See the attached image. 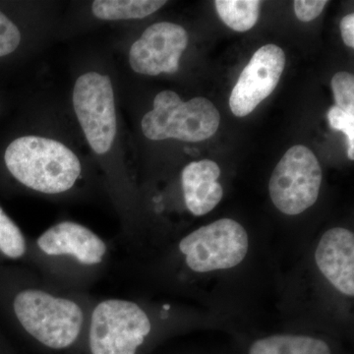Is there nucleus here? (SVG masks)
Returning <instances> with one entry per match:
<instances>
[{"label":"nucleus","instance_id":"1","mask_svg":"<svg viewBox=\"0 0 354 354\" xmlns=\"http://www.w3.org/2000/svg\"><path fill=\"white\" fill-rule=\"evenodd\" d=\"M270 252L267 241L253 239L239 221L221 218L167 241L152 266L169 290L199 300L225 320V310L239 309L247 293L274 279Z\"/></svg>","mask_w":354,"mask_h":354},{"label":"nucleus","instance_id":"2","mask_svg":"<svg viewBox=\"0 0 354 354\" xmlns=\"http://www.w3.org/2000/svg\"><path fill=\"white\" fill-rule=\"evenodd\" d=\"M279 288L292 322H353L354 232L335 225L301 251Z\"/></svg>","mask_w":354,"mask_h":354},{"label":"nucleus","instance_id":"3","mask_svg":"<svg viewBox=\"0 0 354 354\" xmlns=\"http://www.w3.org/2000/svg\"><path fill=\"white\" fill-rule=\"evenodd\" d=\"M4 286V312L35 344L50 351H70L83 342L93 304L80 295L31 279Z\"/></svg>","mask_w":354,"mask_h":354},{"label":"nucleus","instance_id":"4","mask_svg":"<svg viewBox=\"0 0 354 354\" xmlns=\"http://www.w3.org/2000/svg\"><path fill=\"white\" fill-rule=\"evenodd\" d=\"M220 320L218 316L171 304L106 298L93 304L83 342L88 354H139L164 326Z\"/></svg>","mask_w":354,"mask_h":354},{"label":"nucleus","instance_id":"5","mask_svg":"<svg viewBox=\"0 0 354 354\" xmlns=\"http://www.w3.org/2000/svg\"><path fill=\"white\" fill-rule=\"evenodd\" d=\"M4 162L18 183L43 194L71 190L82 172L80 160L68 147L44 137L14 140L6 148Z\"/></svg>","mask_w":354,"mask_h":354},{"label":"nucleus","instance_id":"6","mask_svg":"<svg viewBox=\"0 0 354 354\" xmlns=\"http://www.w3.org/2000/svg\"><path fill=\"white\" fill-rule=\"evenodd\" d=\"M220 121V113L206 97L184 102L176 92L167 90L156 95L153 109L144 115L141 127L153 141L200 142L215 134Z\"/></svg>","mask_w":354,"mask_h":354},{"label":"nucleus","instance_id":"7","mask_svg":"<svg viewBox=\"0 0 354 354\" xmlns=\"http://www.w3.org/2000/svg\"><path fill=\"white\" fill-rule=\"evenodd\" d=\"M51 272H97L108 259L106 242L90 228L75 221H60L39 235L30 249Z\"/></svg>","mask_w":354,"mask_h":354},{"label":"nucleus","instance_id":"8","mask_svg":"<svg viewBox=\"0 0 354 354\" xmlns=\"http://www.w3.org/2000/svg\"><path fill=\"white\" fill-rule=\"evenodd\" d=\"M322 180V169L313 152L305 146L291 147L270 177V199L283 215H302L318 201Z\"/></svg>","mask_w":354,"mask_h":354},{"label":"nucleus","instance_id":"9","mask_svg":"<svg viewBox=\"0 0 354 354\" xmlns=\"http://www.w3.org/2000/svg\"><path fill=\"white\" fill-rule=\"evenodd\" d=\"M73 106L88 145L99 155L108 153L118 129L111 78L97 72L79 77L73 88Z\"/></svg>","mask_w":354,"mask_h":354},{"label":"nucleus","instance_id":"10","mask_svg":"<svg viewBox=\"0 0 354 354\" xmlns=\"http://www.w3.org/2000/svg\"><path fill=\"white\" fill-rule=\"evenodd\" d=\"M286 53L276 44H266L254 53L230 95V106L244 118L274 92L286 67Z\"/></svg>","mask_w":354,"mask_h":354},{"label":"nucleus","instance_id":"11","mask_svg":"<svg viewBox=\"0 0 354 354\" xmlns=\"http://www.w3.org/2000/svg\"><path fill=\"white\" fill-rule=\"evenodd\" d=\"M188 44V34L181 26L156 23L132 44L129 64L136 73L157 76L176 73Z\"/></svg>","mask_w":354,"mask_h":354},{"label":"nucleus","instance_id":"12","mask_svg":"<svg viewBox=\"0 0 354 354\" xmlns=\"http://www.w3.org/2000/svg\"><path fill=\"white\" fill-rule=\"evenodd\" d=\"M221 169L212 160L192 162L181 174L184 204L194 216H204L216 208L223 200V185L218 183Z\"/></svg>","mask_w":354,"mask_h":354},{"label":"nucleus","instance_id":"13","mask_svg":"<svg viewBox=\"0 0 354 354\" xmlns=\"http://www.w3.org/2000/svg\"><path fill=\"white\" fill-rule=\"evenodd\" d=\"M248 354H334L329 342L319 335L304 333H278L257 337Z\"/></svg>","mask_w":354,"mask_h":354},{"label":"nucleus","instance_id":"14","mask_svg":"<svg viewBox=\"0 0 354 354\" xmlns=\"http://www.w3.org/2000/svg\"><path fill=\"white\" fill-rule=\"evenodd\" d=\"M165 3L160 0H97L93 2L92 11L101 20L143 19Z\"/></svg>","mask_w":354,"mask_h":354},{"label":"nucleus","instance_id":"15","mask_svg":"<svg viewBox=\"0 0 354 354\" xmlns=\"http://www.w3.org/2000/svg\"><path fill=\"white\" fill-rule=\"evenodd\" d=\"M215 6L223 22L234 31H249L259 18L258 0H216Z\"/></svg>","mask_w":354,"mask_h":354},{"label":"nucleus","instance_id":"16","mask_svg":"<svg viewBox=\"0 0 354 354\" xmlns=\"http://www.w3.org/2000/svg\"><path fill=\"white\" fill-rule=\"evenodd\" d=\"M29 252V242L22 230L0 206V259H24Z\"/></svg>","mask_w":354,"mask_h":354},{"label":"nucleus","instance_id":"17","mask_svg":"<svg viewBox=\"0 0 354 354\" xmlns=\"http://www.w3.org/2000/svg\"><path fill=\"white\" fill-rule=\"evenodd\" d=\"M335 106L354 115V77L348 72H339L332 79Z\"/></svg>","mask_w":354,"mask_h":354},{"label":"nucleus","instance_id":"18","mask_svg":"<svg viewBox=\"0 0 354 354\" xmlns=\"http://www.w3.org/2000/svg\"><path fill=\"white\" fill-rule=\"evenodd\" d=\"M330 127L335 131H342L348 136L349 160H354V115L344 113L337 106H332L328 111Z\"/></svg>","mask_w":354,"mask_h":354},{"label":"nucleus","instance_id":"19","mask_svg":"<svg viewBox=\"0 0 354 354\" xmlns=\"http://www.w3.org/2000/svg\"><path fill=\"white\" fill-rule=\"evenodd\" d=\"M21 43V32L17 26L0 11V57L11 55Z\"/></svg>","mask_w":354,"mask_h":354},{"label":"nucleus","instance_id":"20","mask_svg":"<svg viewBox=\"0 0 354 354\" xmlns=\"http://www.w3.org/2000/svg\"><path fill=\"white\" fill-rule=\"evenodd\" d=\"M327 3L326 0H297L295 1V15L302 22H310L319 17Z\"/></svg>","mask_w":354,"mask_h":354},{"label":"nucleus","instance_id":"21","mask_svg":"<svg viewBox=\"0 0 354 354\" xmlns=\"http://www.w3.org/2000/svg\"><path fill=\"white\" fill-rule=\"evenodd\" d=\"M341 32L344 44L349 48H354V14L351 13L342 18Z\"/></svg>","mask_w":354,"mask_h":354}]
</instances>
